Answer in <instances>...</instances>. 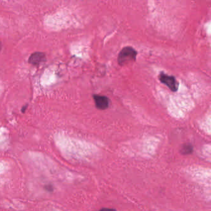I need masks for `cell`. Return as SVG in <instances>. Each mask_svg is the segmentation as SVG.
Instances as JSON below:
<instances>
[{"instance_id":"cell-6","label":"cell","mask_w":211,"mask_h":211,"mask_svg":"<svg viewBox=\"0 0 211 211\" xmlns=\"http://www.w3.org/2000/svg\"><path fill=\"white\" fill-rule=\"evenodd\" d=\"M45 190H46L47 191H51V192H52V191H53V186H52V185H46V186H45Z\"/></svg>"},{"instance_id":"cell-1","label":"cell","mask_w":211,"mask_h":211,"mask_svg":"<svg viewBox=\"0 0 211 211\" xmlns=\"http://www.w3.org/2000/svg\"><path fill=\"white\" fill-rule=\"evenodd\" d=\"M137 52L131 47H126L121 49L118 56V62L120 66L136 61Z\"/></svg>"},{"instance_id":"cell-8","label":"cell","mask_w":211,"mask_h":211,"mask_svg":"<svg viewBox=\"0 0 211 211\" xmlns=\"http://www.w3.org/2000/svg\"><path fill=\"white\" fill-rule=\"evenodd\" d=\"M1 49V42H0V50Z\"/></svg>"},{"instance_id":"cell-3","label":"cell","mask_w":211,"mask_h":211,"mask_svg":"<svg viewBox=\"0 0 211 211\" xmlns=\"http://www.w3.org/2000/svg\"><path fill=\"white\" fill-rule=\"evenodd\" d=\"M93 97L97 108L99 109V110H104L108 108L109 104H110V100L107 97L104 96L94 95Z\"/></svg>"},{"instance_id":"cell-4","label":"cell","mask_w":211,"mask_h":211,"mask_svg":"<svg viewBox=\"0 0 211 211\" xmlns=\"http://www.w3.org/2000/svg\"><path fill=\"white\" fill-rule=\"evenodd\" d=\"M45 60V55L41 52H35L34 53L29 57L28 62L37 65L40 63L43 62Z\"/></svg>"},{"instance_id":"cell-2","label":"cell","mask_w":211,"mask_h":211,"mask_svg":"<svg viewBox=\"0 0 211 211\" xmlns=\"http://www.w3.org/2000/svg\"><path fill=\"white\" fill-rule=\"evenodd\" d=\"M159 81L166 85L172 92H177L179 87V83L176 78L173 76H169L164 72H161L158 76Z\"/></svg>"},{"instance_id":"cell-7","label":"cell","mask_w":211,"mask_h":211,"mask_svg":"<svg viewBox=\"0 0 211 211\" xmlns=\"http://www.w3.org/2000/svg\"><path fill=\"white\" fill-rule=\"evenodd\" d=\"M99 211H116L115 209H110V208H103L100 209Z\"/></svg>"},{"instance_id":"cell-5","label":"cell","mask_w":211,"mask_h":211,"mask_svg":"<svg viewBox=\"0 0 211 211\" xmlns=\"http://www.w3.org/2000/svg\"><path fill=\"white\" fill-rule=\"evenodd\" d=\"M193 152V147L191 144H185L181 149V153L184 155L190 154Z\"/></svg>"}]
</instances>
